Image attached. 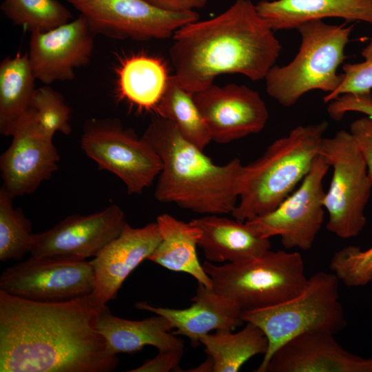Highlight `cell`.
<instances>
[{
  "mask_svg": "<svg viewBox=\"0 0 372 372\" xmlns=\"http://www.w3.org/2000/svg\"><path fill=\"white\" fill-rule=\"evenodd\" d=\"M100 308L90 294L45 302L0 291V371H114L118 358L95 327Z\"/></svg>",
  "mask_w": 372,
  "mask_h": 372,
  "instance_id": "obj_1",
  "label": "cell"
},
{
  "mask_svg": "<svg viewBox=\"0 0 372 372\" xmlns=\"http://www.w3.org/2000/svg\"><path fill=\"white\" fill-rule=\"evenodd\" d=\"M172 37L169 54L173 75L192 94L213 84L221 74L265 79L282 48L250 0H236L223 12L188 23Z\"/></svg>",
  "mask_w": 372,
  "mask_h": 372,
  "instance_id": "obj_2",
  "label": "cell"
},
{
  "mask_svg": "<svg viewBox=\"0 0 372 372\" xmlns=\"http://www.w3.org/2000/svg\"><path fill=\"white\" fill-rule=\"evenodd\" d=\"M143 137L162 162L154 192L157 200L206 215L232 212L238 201L244 165L238 158L223 165L214 163L173 123L158 116Z\"/></svg>",
  "mask_w": 372,
  "mask_h": 372,
  "instance_id": "obj_3",
  "label": "cell"
},
{
  "mask_svg": "<svg viewBox=\"0 0 372 372\" xmlns=\"http://www.w3.org/2000/svg\"><path fill=\"white\" fill-rule=\"evenodd\" d=\"M327 127V121L298 125L243 165L233 218L252 220L272 211L287 198L310 170Z\"/></svg>",
  "mask_w": 372,
  "mask_h": 372,
  "instance_id": "obj_4",
  "label": "cell"
},
{
  "mask_svg": "<svg viewBox=\"0 0 372 372\" xmlns=\"http://www.w3.org/2000/svg\"><path fill=\"white\" fill-rule=\"evenodd\" d=\"M296 29L301 38L298 52L288 64L273 65L265 78L267 93L284 107L293 105L310 91L329 94L339 87L343 73L337 70L346 59L344 50L353 25L316 19Z\"/></svg>",
  "mask_w": 372,
  "mask_h": 372,
  "instance_id": "obj_5",
  "label": "cell"
},
{
  "mask_svg": "<svg viewBox=\"0 0 372 372\" xmlns=\"http://www.w3.org/2000/svg\"><path fill=\"white\" fill-rule=\"evenodd\" d=\"M339 281L333 273L319 271L308 278L295 296L275 305L242 311L244 322L260 327L268 340L267 351L255 371L265 372L273 353L297 335L313 330L335 334L344 328Z\"/></svg>",
  "mask_w": 372,
  "mask_h": 372,
  "instance_id": "obj_6",
  "label": "cell"
},
{
  "mask_svg": "<svg viewBox=\"0 0 372 372\" xmlns=\"http://www.w3.org/2000/svg\"><path fill=\"white\" fill-rule=\"evenodd\" d=\"M203 267L212 289L241 310L247 311L281 303L304 287L303 258L298 252L271 251L252 260L216 265L205 260Z\"/></svg>",
  "mask_w": 372,
  "mask_h": 372,
  "instance_id": "obj_7",
  "label": "cell"
},
{
  "mask_svg": "<svg viewBox=\"0 0 372 372\" xmlns=\"http://www.w3.org/2000/svg\"><path fill=\"white\" fill-rule=\"evenodd\" d=\"M318 154L333 169L324 199L327 229L342 239L354 238L366 225L364 211L372 189L362 154L353 135L344 130L324 137Z\"/></svg>",
  "mask_w": 372,
  "mask_h": 372,
  "instance_id": "obj_8",
  "label": "cell"
},
{
  "mask_svg": "<svg viewBox=\"0 0 372 372\" xmlns=\"http://www.w3.org/2000/svg\"><path fill=\"white\" fill-rule=\"evenodd\" d=\"M80 145L99 169L114 174L123 182L128 194H141L162 169L161 158L152 145L117 120L89 121Z\"/></svg>",
  "mask_w": 372,
  "mask_h": 372,
  "instance_id": "obj_9",
  "label": "cell"
},
{
  "mask_svg": "<svg viewBox=\"0 0 372 372\" xmlns=\"http://www.w3.org/2000/svg\"><path fill=\"white\" fill-rule=\"evenodd\" d=\"M329 168L318 154L296 191L272 211L246 221L247 225L261 238L279 236L287 249H310L324 222L322 181Z\"/></svg>",
  "mask_w": 372,
  "mask_h": 372,
  "instance_id": "obj_10",
  "label": "cell"
},
{
  "mask_svg": "<svg viewBox=\"0 0 372 372\" xmlns=\"http://www.w3.org/2000/svg\"><path fill=\"white\" fill-rule=\"evenodd\" d=\"M86 20L93 34L117 39H167L198 20L196 11L172 12L143 0H65Z\"/></svg>",
  "mask_w": 372,
  "mask_h": 372,
  "instance_id": "obj_11",
  "label": "cell"
},
{
  "mask_svg": "<svg viewBox=\"0 0 372 372\" xmlns=\"http://www.w3.org/2000/svg\"><path fill=\"white\" fill-rule=\"evenodd\" d=\"M94 282L90 261L31 256L1 273L0 291L28 300L56 302L91 294Z\"/></svg>",
  "mask_w": 372,
  "mask_h": 372,
  "instance_id": "obj_12",
  "label": "cell"
},
{
  "mask_svg": "<svg viewBox=\"0 0 372 372\" xmlns=\"http://www.w3.org/2000/svg\"><path fill=\"white\" fill-rule=\"evenodd\" d=\"M126 223L124 212L115 204L88 215H70L51 229L34 234L29 253L34 257L86 260L117 237Z\"/></svg>",
  "mask_w": 372,
  "mask_h": 372,
  "instance_id": "obj_13",
  "label": "cell"
},
{
  "mask_svg": "<svg viewBox=\"0 0 372 372\" xmlns=\"http://www.w3.org/2000/svg\"><path fill=\"white\" fill-rule=\"evenodd\" d=\"M12 142L0 156L3 187L12 198L33 193L58 169L53 136L38 124L30 108L16 125Z\"/></svg>",
  "mask_w": 372,
  "mask_h": 372,
  "instance_id": "obj_14",
  "label": "cell"
},
{
  "mask_svg": "<svg viewBox=\"0 0 372 372\" xmlns=\"http://www.w3.org/2000/svg\"><path fill=\"white\" fill-rule=\"evenodd\" d=\"M211 141L228 143L262 131L269 118L260 94L244 85L214 83L194 94Z\"/></svg>",
  "mask_w": 372,
  "mask_h": 372,
  "instance_id": "obj_15",
  "label": "cell"
},
{
  "mask_svg": "<svg viewBox=\"0 0 372 372\" xmlns=\"http://www.w3.org/2000/svg\"><path fill=\"white\" fill-rule=\"evenodd\" d=\"M93 34L81 14L51 30L31 32L28 54L36 79L45 85L72 81L74 70L90 61Z\"/></svg>",
  "mask_w": 372,
  "mask_h": 372,
  "instance_id": "obj_16",
  "label": "cell"
},
{
  "mask_svg": "<svg viewBox=\"0 0 372 372\" xmlns=\"http://www.w3.org/2000/svg\"><path fill=\"white\" fill-rule=\"evenodd\" d=\"M161 240L156 222L134 228L127 223L119 235L90 260L94 273L90 294L99 307L114 299L127 276L148 258Z\"/></svg>",
  "mask_w": 372,
  "mask_h": 372,
  "instance_id": "obj_17",
  "label": "cell"
},
{
  "mask_svg": "<svg viewBox=\"0 0 372 372\" xmlns=\"http://www.w3.org/2000/svg\"><path fill=\"white\" fill-rule=\"evenodd\" d=\"M333 335L313 330L291 338L273 353L265 372H369L368 358L347 351Z\"/></svg>",
  "mask_w": 372,
  "mask_h": 372,
  "instance_id": "obj_18",
  "label": "cell"
},
{
  "mask_svg": "<svg viewBox=\"0 0 372 372\" xmlns=\"http://www.w3.org/2000/svg\"><path fill=\"white\" fill-rule=\"evenodd\" d=\"M191 301V306L185 309L156 307L145 302H137L135 307L166 318L175 329L172 332L186 336L194 346L211 331H234L244 322L242 310L236 304L201 283L198 282Z\"/></svg>",
  "mask_w": 372,
  "mask_h": 372,
  "instance_id": "obj_19",
  "label": "cell"
},
{
  "mask_svg": "<svg viewBox=\"0 0 372 372\" xmlns=\"http://www.w3.org/2000/svg\"><path fill=\"white\" fill-rule=\"evenodd\" d=\"M95 327L105 340L107 353L112 355L136 353L147 345L158 350L184 347L183 340L172 332L169 321L159 315L140 320H127L113 315L105 304L97 313Z\"/></svg>",
  "mask_w": 372,
  "mask_h": 372,
  "instance_id": "obj_20",
  "label": "cell"
},
{
  "mask_svg": "<svg viewBox=\"0 0 372 372\" xmlns=\"http://www.w3.org/2000/svg\"><path fill=\"white\" fill-rule=\"evenodd\" d=\"M189 222L200 229L198 247L206 260L212 263L245 262L271 249L269 238L257 236L245 222L235 218L207 214Z\"/></svg>",
  "mask_w": 372,
  "mask_h": 372,
  "instance_id": "obj_21",
  "label": "cell"
},
{
  "mask_svg": "<svg viewBox=\"0 0 372 372\" xmlns=\"http://www.w3.org/2000/svg\"><path fill=\"white\" fill-rule=\"evenodd\" d=\"M256 8L274 32L296 29L307 21L327 17L372 25V0H262Z\"/></svg>",
  "mask_w": 372,
  "mask_h": 372,
  "instance_id": "obj_22",
  "label": "cell"
},
{
  "mask_svg": "<svg viewBox=\"0 0 372 372\" xmlns=\"http://www.w3.org/2000/svg\"><path fill=\"white\" fill-rule=\"evenodd\" d=\"M156 222L161 240L147 260L168 270L188 273L198 283L212 289L211 280L197 256L200 229L169 214L159 215Z\"/></svg>",
  "mask_w": 372,
  "mask_h": 372,
  "instance_id": "obj_23",
  "label": "cell"
},
{
  "mask_svg": "<svg viewBox=\"0 0 372 372\" xmlns=\"http://www.w3.org/2000/svg\"><path fill=\"white\" fill-rule=\"evenodd\" d=\"M118 96L138 110L154 111L161 101L169 79L163 61L146 54H136L121 61L116 68Z\"/></svg>",
  "mask_w": 372,
  "mask_h": 372,
  "instance_id": "obj_24",
  "label": "cell"
},
{
  "mask_svg": "<svg viewBox=\"0 0 372 372\" xmlns=\"http://www.w3.org/2000/svg\"><path fill=\"white\" fill-rule=\"evenodd\" d=\"M36 77L28 54L17 53L0 63V132L11 134L20 119L30 109Z\"/></svg>",
  "mask_w": 372,
  "mask_h": 372,
  "instance_id": "obj_25",
  "label": "cell"
},
{
  "mask_svg": "<svg viewBox=\"0 0 372 372\" xmlns=\"http://www.w3.org/2000/svg\"><path fill=\"white\" fill-rule=\"evenodd\" d=\"M200 342L214 362V372H237L256 355L266 353L268 340L262 330L251 322L238 332L219 329L202 336Z\"/></svg>",
  "mask_w": 372,
  "mask_h": 372,
  "instance_id": "obj_26",
  "label": "cell"
},
{
  "mask_svg": "<svg viewBox=\"0 0 372 372\" xmlns=\"http://www.w3.org/2000/svg\"><path fill=\"white\" fill-rule=\"evenodd\" d=\"M154 112L173 123L188 141L203 150L211 141L207 125L194 98L174 75L169 76L163 95Z\"/></svg>",
  "mask_w": 372,
  "mask_h": 372,
  "instance_id": "obj_27",
  "label": "cell"
},
{
  "mask_svg": "<svg viewBox=\"0 0 372 372\" xmlns=\"http://www.w3.org/2000/svg\"><path fill=\"white\" fill-rule=\"evenodd\" d=\"M1 10L13 24L23 26L31 32L51 30L73 18L58 0H3Z\"/></svg>",
  "mask_w": 372,
  "mask_h": 372,
  "instance_id": "obj_28",
  "label": "cell"
},
{
  "mask_svg": "<svg viewBox=\"0 0 372 372\" xmlns=\"http://www.w3.org/2000/svg\"><path fill=\"white\" fill-rule=\"evenodd\" d=\"M6 189H0V260H21L30 252L33 233L31 221L14 209Z\"/></svg>",
  "mask_w": 372,
  "mask_h": 372,
  "instance_id": "obj_29",
  "label": "cell"
},
{
  "mask_svg": "<svg viewBox=\"0 0 372 372\" xmlns=\"http://www.w3.org/2000/svg\"><path fill=\"white\" fill-rule=\"evenodd\" d=\"M30 108L39 125L50 136L57 132L68 135L71 110L63 96L48 85L36 88Z\"/></svg>",
  "mask_w": 372,
  "mask_h": 372,
  "instance_id": "obj_30",
  "label": "cell"
},
{
  "mask_svg": "<svg viewBox=\"0 0 372 372\" xmlns=\"http://www.w3.org/2000/svg\"><path fill=\"white\" fill-rule=\"evenodd\" d=\"M329 267L346 286L366 285L372 281V246L366 250L345 247L333 254Z\"/></svg>",
  "mask_w": 372,
  "mask_h": 372,
  "instance_id": "obj_31",
  "label": "cell"
},
{
  "mask_svg": "<svg viewBox=\"0 0 372 372\" xmlns=\"http://www.w3.org/2000/svg\"><path fill=\"white\" fill-rule=\"evenodd\" d=\"M364 61L343 65V80L333 92L327 94L323 101L329 103L345 94H365L372 90V37L361 52Z\"/></svg>",
  "mask_w": 372,
  "mask_h": 372,
  "instance_id": "obj_32",
  "label": "cell"
},
{
  "mask_svg": "<svg viewBox=\"0 0 372 372\" xmlns=\"http://www.w3.org/2000/svg\"><path fill=\"white\" fill-rule=\"evenodd\" d=\"M327 110L329 116L334 121L341 120L349 112H360L372 117L371 93L342 94L329 102Z\"/></svg>",
  "mask_w": 372,
  "mask_h": 372,
  "instance_id": "obj_33",
  "label": "cell"
},
{
  "mask_svg": "<svg viewBox=\"0 0 372 372\" xmlns=\"http://www.w3.org/2000/svg\"><path fill=\"white\" fill-rule=\"evenodd\" d=\"M183 349L158 350L157 355L147 360L141 366L129 370L130 372H169L182 371L180 363Z\"/></svg>",
  "mask_w": 372,
  "mask_h": 372,
  "instance_id": "obj_34",
  "label": "cell"
},
{
  "mask_svg": "<svg viewBox=\"0 0 372 372\" xmlns=\"http://www.w3.org/2000/svg\"><path fill=\"white\" fill-rule=\"evenodd\" d=\"M349 132L360 148L372 181V117L365 115L355 120L350 125Z\"/></svg>",
  "mask_w": 372,
  "mask_h": 372,
  "instance_id": "obj_35",
  "label": "cell"
},
{
  "mask_svg": "<svg viewBox=\"0 0 372 372\" xmlns=\"http://www.w3.org/2000/svg\"><path fill=\"white\" fill-rule=\"evenodd\" d=\"M162 10L172 12L196 11L205 6L207 0H143Z\"/></svg>",
  "mask_w": 372,
  "mask_h": 372,
  "instance_id": "obj_36",
  "label": "cell"
},
{
  "mask_svg": "<svg viewBox=\"0 0 372 372\" xmlns=\"http://www.w3.org/2000/svg\"><path fill=\"white\" fill-rule=\"evenodd\" d=\"M186 371L192 372H214V362L212 359L207 355V359L198 366L187 370Z\"/></svg>",
  "mask_w": 372,
  "mask_h": 372,
  "instance_id": "obj_37",
  "label": "cell"
},
{
  "mask_svg": "<svg viewBox=\"0 0 372 372\" xmlns=\"http://www.w3.org/2000/svg\"><path fill=\"white\" fill-rule=\"evenodd\" d=\"M368 363H369V372H372V357L370 358H368Z\"/></svg>",
  "mask_w": 372,
  "mask_h": 372,
  "instance_id": "obj_38",
  "label": "cell"
}]
</instances>
